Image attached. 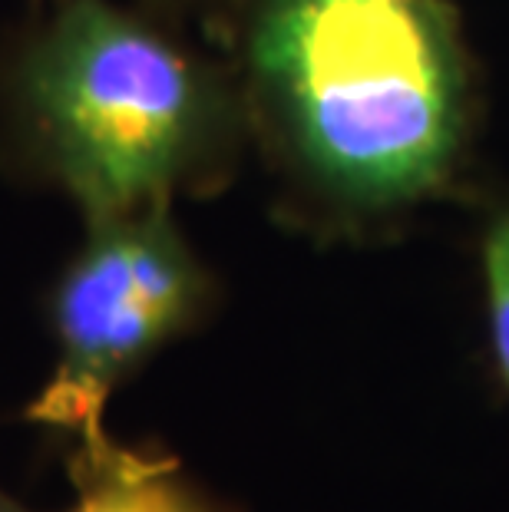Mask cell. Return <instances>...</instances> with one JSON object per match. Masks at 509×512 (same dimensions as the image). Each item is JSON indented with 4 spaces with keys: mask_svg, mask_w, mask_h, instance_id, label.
<instances>
[{
    "mask_svg": "<svg viewBox=\"0 0 509 512\" xmlns=\"http://www.w3.org/2000/svg\"><path fill=\"white\" fill-rule=\"evenodd\" d=\"M252 80L301 172L361 209L433 192L467 129V63L443 0H255Z\"/></svg>",
    "mask_w": 509,
    "mask_h": 512,
    "instance_id": "6da1fadb",
    "label": "cell"
},
{
    "mask_svg": "<svg viewBox=\"0 0 509 512\" xmlns=\"http://www.w3.org/2000/svg\"><path fill=\"white\" fill-rule=\"evenodd\" d=\"M20 90L43 156L90 222L166 202L219 119L196 63L103 0L60 10Z\"/></svg>",
    "mask_w": 509,
    "mask_h": 512,
    "instance_id": "7a4b0ae2",
    "label": "cell"
},
{
    "mask_svg": "<svg viewBox=\"0 0 509 512\" xmlns=\"http://www.w3.org/2000/svg\"><path fill=\"white\" fill-rule=\"evenodd\" d=\"M205 291L166 202L93 222L90 242L57 288L60 361L30 420L73 433L80 446L110 440L103 407L116 384L196 318Z\"/></svg>",
    "mask_w": 509,
    "mask_h": 512,
    "instance_id": "3957f363",
    "label": "cell"
},
{
    "mask_svg": "<svg viewBox=\"0 0 509 512\" xmlns=\"http://www.w3.org/2000/svg\"><path fill=\"white\" fill-rule=\"evenodd\" d=\"M77 499L67 512H212L166 460L103 440L73 456Z\"/></svg>",
    "mask_w": 509,
    "mask_h": 512,
    "instance_id": "277c9868",
    "label": "cell"
},
{
    "mask_svg": "<svg viewBox=\"0 0 509 512\" xmlns=\"http://www.w3.org/2000/svg\"><path fill=\"white\" fill-rule=\"evenodd\" d=\"M486 311H490V337L496 367L509 387V209L496 219L483 245Z\"/></svg>",
    "mask_w": 509,
    "mask_h": 512,
    "instance_id": "5b68a950",
    "label": "cell"
},
{
    "mask_svg": "<svg viewBox=\"0 0 509 512\" xmlns=\"http://www.w3.org/2000/svg\"><path fill=\"white\" fill-rule=\"evenodd\" d=\"M0 512H20L14 503H10V499H4V496H0Z\"/></svg>",
    "mask_w": 509,
    "mask_h": 512,
    "instance_id": "8992f818",
    "label": "cell"
}]
</instances>
